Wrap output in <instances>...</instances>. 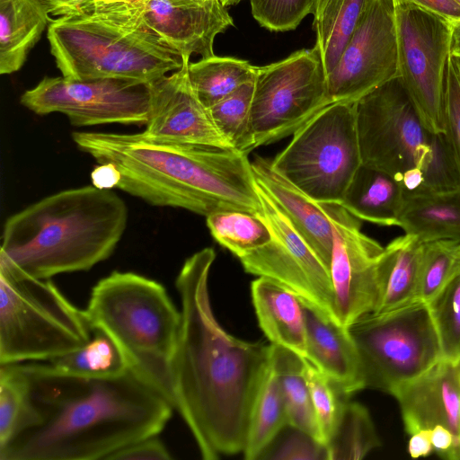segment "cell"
Listing matches in <instances>:
<instances>
[{"label":"cell","mask_w":460,"mask_h":460,"mask_svg":"<svg viewBox=\"0 0 460 460\" xmlns=\"http://www.w3.org/2000/svg\"><path fill=\"white\" fill-rule=\"evenodd\" d=\"M215 259L210 247L195 252L175 279L181 323L172 364V404L204 460L243 452L270 351V345L230 335L217 321L208 292Z\"/></svg>","instance_id":"obj_1"},{"label":"cell","mask_w":460,"mask_h":460,"mask_svg":"<svg viewBox=\"0 0 460 460\" xmlns=\"http://www.w3.org/2000/svg\"><path fill=\"white\" fill-rule=\"evenodd\" d=\"M24 410L0 460H99L152 436L170 420L172 404L128 370L113 378L62 374L47 361L22 362Z\"/></svg>","instance_id":"obj_2"},{"label":"cell","mask_w":460,"mask_h":460,"mask_svg":"<svg viewBox=\"0 0 460 460\" xmlns=\"http://www.w3.org/2000/svg\"><path fill=\"white\" fill-rule=\"evenodd\" d=\"M72 139L98 164L119 171L116 188L152 206L204 217L261 211L252 163L234 148L153 140L142 132L74 131Z\"/></svg>","instance_id":"obj_3"},{"label":"cell","mask_w":460,"mask_h":460,"mask_svg":"<svg viewBox=\"0 0 460 460\" xmlns=\"http://www.w3.org/2000/svg\"><path fill=\"white\" fill-rule=\"evenodd\" d=\"M128 217L111 189L88 185L49 195L5 220L0 269L38 279L87 271L113 253Z\"/></svg>","instance_id":"obj_4"},{"label":"cell","mask_w":460,"mask_h":460,"mask_svg":"<svg viewBox=\"0 0 460 460\" xmlns=\"http://www.w3.org/2000/svg\"><path fill=\"white\" fill-rule=\"evenodd\" d=\"M84 311L92 328L115 341L129 369L172 404L181 315L166 288L144 275L114 270L93 287Z\"/></svg>","instance_id":"obj_5"},{"label":"cell","mask_w":460,"mask_h":460,"mask_svg":"<svg viewBox=\"0 0 460 460\" xmlns=\"http://www.w3.org/2000/svg\"><path fill=\"white\" fill-rule=\"evenodd\" d=\"M48 40L62 76L70 80L149 83L183 65L181 56L155 35L84 14L51 20Z\"/></svg>","instance_id":"obj_6"},{"label":"cell","mask_w":460,"mask_h":460,"mask_svg":"<svg viewBox=\"0 0 460 460\" xmlns=\"http://www.w3.org/2000/svg\"><path fill=\"white\" fill-rule=\"evenodd\" d=\"M93 328L49 279L0 269V365L49 361L85 345Z\"/></svg>","instance_id":"obj_7"},{"label":"cell","mask_w":460,"mask_h":460,"mask_svg":"<svg viewBox=\"0 0 460 460\" xmlns=\"http://www.w3.org/2000/svg\"><path fill=\"white\" fill-rule=\"evenodd\" d=\"M349 331L358 352L365 388L393 394L442 358L429 305L421 300L367 314Z\"/></svg>","instance_id":"obj_8"},{"label":"cell","mask_w":460,"mask_h":460,"mask_svg":"<svg viewBox=\"0 0 460 460\" xmlns=\"http://www.w3.org/2000/svg\"><path fill=\"white\" fill-rule=\"evenodd\" d=\"M354 109L362 164L400 181L406 171L424 172L453 152L445 132L426 128L399 76L354 102Z\"/></svg>","instance_id":"obj_9"},{"label":"cell","mask_w":460,"mask_h":460,"mask_svg":"<svg viewBox=\"0 0 460 460\" xmlns=\"http://www.w3.org/2000/svg\"><path fill=\"white\" fill-rule=\"evenodd\" d=\"M354 102L330 103L294 134L273 168L320 203H341L361 165Z\"/></svg>","instance_id":"obj_10"},{"label":"cell","mask_w":460,"mask_h":460,"mask_svg":"<svg viewBox=\"0 0 460 460\" xmlns=\"http://www.w3.org/2000/svg\"><path fill=\"white\" fill-rule=\"evenodd\" d=\"M330 103L326 73L315 46L258 66L251 106L255 148L293 135Z\"/></svg>","instance_id":"obj_11"},{"label":"cell","mask_w":460,"mask_h":460,"mask_svg":"<svg viewBox=\"0 0 460 460\" xmlns=\"http://www.w3.org/2000/svg\"><path fill=\"white\" fill-rule=\"evenodd\" d=\"M393 2L399 78L426 128L445 132L444 94L453 24L415 4Z\"/></svg>","instance_id":"obj_12"},{"label":"cell","mask_w":460,"mask_h":460,"mask_svg":"<svg viewBox=\"0 0 460 460\" xmlns=\"http://www.w3.org/2000/svg\"><path fill=\"white\" fill-rule=\"evenodd\" d=\"M79 14L155 35L182 59L214 56L216 36L234 25L220 0L102 1Z\"/></svg>","instance_id":"obj_13"},{"label":"cell","mask_w":460,"mask_h":460,"mask_svg":"<svg viewBox=\"0 0 460 460\" xmlns=\"http://www.w3.org/2000/svg\"><path fill=\"white\" fill-rule=\"evenodd\" d=\"M150 83L124 78L77 81L46 76L25 91L20 102L38 115L62 113L75 127L111 123L146 125Z\"/></svg>","instance_id":"obj_14"},{"label":"cell","mask_w":460,"mask_h":460,"mask_svg":"<svg viewBox=\"0 0 460 460\" xmlns=\"http://www.w3.org/2000/svg\"><path fill=\"white\" fill-rule=\"evenodd\" d=\"M256 188L271 240L239 258L244 270L283 284L338 322L329 269L257 181Z\"/></svg>","instance_id":"obj_15"},{"label":"cell","mask_w":460,"mask_h":460,"mask_svg":"<svg viewBox=\"0 0 460 460\" xmlns=\"http://www.w3.org/2000/svg\"><path fill=\"white\" fill-rule=\"evenodd\" d=\"M332 224L330 262L338 322L350 326L375 312L384 286L385 248L363 234L358 218L339 203H326Z\"/></svg>","instance_id":"obj_16"},{"label":"cell","mask_w":460,"mask_h":460,"mask_svg":"<svg viewBox=\"0 0 460 460\" xmlns=\"http://www.w3.org/2000/svg\"><path fill=\"white\" fill-rule=\"evenodd\" d=\"M399 76L393 0H371L340 59L326 75L332 102H354Z\"/></svg>","instance_id":"obj_17"},{"label":"cell","mask_w":460,"mask_h":460,"mask_svg":"<svg viewBox=\"0 0 460 460\" xmlns=\"http://www.w3.org/2000/svg\"><path fill=\"white\" fill-rule=\"evenodd\" d=\"M182 60L180 69L150 83L149 115L142 133L153 140L233 148L190 84V59Z\"/></svg>","instance_id":"obj_18"},{"label":"cell","mask_w":460,"mask_h":460,"mask_svg":"<svg viewBox=\"0 0 460 460\" xmlns=\"http://www.w3.org/2000/svg\"><path fill=\"white\" fill-rule=\"evenodd\" d=\"M398 401L409 435L436 425L447 429L460 460V360L441 358L429 370L399 387Z\"/></svg>","instance_id":"obj_19"},{"label":"cell","mask_w":460,"mask_h":460,"mask_svg":"<svg viewBox=\"0 0 460 460\" xmlns=\"http://www.w3.org/2000/svg\"><path fill=\"white\" fill-rule=\"evenodd\" d=\"M306 326V359L346 398L364 389L360 360L349 331L313 304L302 299Z\"/></svg>","instance_id":"obj_20"},{"label":"cell","mask_w":460,"mask_h":460,"mask_svg":"<svg viewBox=\"0 0 460 460\" xmlns=\"http://www.w3.org/2000/svg\"><path fill=\"white\" fill-rule=\"evenodd\" d=\"M251 163L255 181L330 270L333 234L327 204L314 200L288 181L273 168L271 160L256 156Z\"/></svg>","instance_id":"obj_21"},{"label":"cell","mask_w":460,"mask_h":460,"mask_svg":"<svg viewBox=\"0 0 460 460\" xmlns=\"http://www.w3.org/2000/svg\"><path fill=\"white\" fill-rule=\"evenodd\" d=\"M259 325L270 344L306 358V326L302 298L283 284L259 277L251 285Z\"/></svg>","instance_id":"obj_22"},{"label":"cell","mask_w":460,"mask_h":460,"mask_svg":"<svg viewBox=\"0 0 460 460\" xmlns=\"http://www.w3.org/2000/svg\"><path fill=\"white\" fill-rule=\"evenodd\" d=\"M404 201V189L399 180L361 164L340 204L359 220L398 226Z\"/></svg>","instance_id":"obj_23"},{"label":"cell","mask_w":460,"mask_h":460,"mask_svg":"<svg viewBox=\"0 0 460 460\" xmlns=\"http://www.w3.org/2000/svg\"><path fill=\"white\" fill-rule=\"evenodd\" d=\"M43 0H0V74L18 71L49 25Z\"/></svg>","instance_id":"obj_24"},{"label":"cell","mask_w":460,"mask_h":460,"mask_svg":"<svg viewBox=\"0 0 460 460\" xmlns=\"http://www.w3.org/2000/svg\"><path fill=\"white\" fill-rule=\"evenodd\" d=\"M398 226L420 243L438 240L460 241V190L405 193Z\"/></svg>","instance_id":"obj_25"},{"label":"cell","mask_w":460,"mask_h":460,"mask_svg":"<svg viewBox=\"0 0 460 460\" xmlns=\"http://www.w3.org/2000/svg\"><path fill=\"white\" fill-rule=\"evenodd\" d=\"M385 248L384 286L375 312L391 310L417 300L423 243L414 236L404 234Z\"/></svg>","instance_id":"obj_26"},{"label":"cell","mask_w":460,"mask_h":460,"mask_svg":"<svg viewBox=\"0 0 460 460\" xmlns=\"http://www.w3.org/2000/svg\"><path fill=\"white\" fill-rule=\"evenodd\" d=\"M287 424L286 407L270 351L269 361L251 409L246 444L243 452L244 458L257 460Z\"/></svg>","instance_id":"obj_27"},{"label":"cell","mask_w":460,"mask_h":460,"mask_svg":"<svg viewBox=\"0 0 460 460\" xmlns=\"http://www.w3.org/2000/svg\"><path fill=\"white\" fill-rule=\"evenodd\" d=\"M270 357L279 378L288 424L321 441L305 377V358L274 344H270Z\"/></svg>","instance_id":"obj_28"},{"label":"cell","mask_w":460,"mask_h":460,"mask_svg":"<svg viewBox=\"0 0 460 460\" xmlns=\"http://www.w3.org/2000/svg\"><path fill=\"white\" fill-rule=\"evenodd\" d=\"M257 67L246 60L214 55L190 62L188 75L198 98L208 109L243 84L254 80Z\"/></svg>","instance_id":"obj_29"},{"label":"cell","mask_w":460,"mask_h":460,"mask_svg":"<svg viewBox=\"0 0 460 460\" xmlns=\"http://www.w3.org/2000/svg\"><path fill=\"white\" fill-rule=\"evenodd\" d=\"M47 362L62 374L82 378H113L130 370L115 341L94 328L85 345Z\"/></svg>","instance_id":"obj_30"},{"label":"cell","mask_w":460,"mask_h":460,"mask_svg":"<svg viewBox=\"0 0 460 460\" xmlns=\"http://www.w3.org/2000/svg\"><path fill=\"white\" fill-rule=\"evenodd\" d=\"M371 0H327L314 16L315 47L326 75L334 68Z\"/></svg>","instance_id":"obj_31"},{"label":"cell","mask_w":460,"mask_h":460,"mask_svg":"<svg viewBox=\"0 0 460 460\" xmlns=\"http://www.w3.org/2000/svg\"><path fill=\"white\" fill-rule=\"evenodd\" d=\"M380 445L367 409L346 400L334 432L326 444L328 460L362 459Z\"/></svg>","instance_id":"obj_32"},{"label":"cell","mask_w":460,"mask_h":460,"mask_svg":"<svg viewBox=\"0 0 460 460\" xmlns=\"http://www.w3.org/2000/svg\"><path fill=\"white\" fill-rule=\"evenodd\" d=\"M214 239L238 259L266 245L271 232L259 213L218 211L206 217Z\"/></svg>","instance_id":"obj_33"},{"label":"cell","mask_w":460,"mask_h":460,"mask_svg":"<svg viewBox=\"0 0 460 460\" xmlns=\"http://www.w3.org/2000/svg\"><path fill=\"white\" fill-rule=\"evenodd\" d=\"M254 80L248 81L208 108L215 126L231 147L249 154L255 148L251 125Z\"/></svg>","instance_id":"obj_34"},{"label":"cell","mask_w":460,"mask_h":460,"mask_svg":"<svg viewBox=\"0 0 460 460\" xmlns=\"http://www.w3.org/2000/svg\"><path fill=\"white\" fill-rule=\"evenodd\" d=\"M460 274V241L438 240L423 243L417 300L428 303Z\"/></svg>","instance_id":"obj_35"},{"label":"cell","mask_w":460,"mask_h":460,"mask_svg":"<svg viewBox=\"0 0 460 460\" xmlns=\"http://www.w3.org/2000/svg\"><path fill=\"white\" fill-rule=\"evenodd\" d=\"M442 351V358H460V274L428 303Z\"/></svg>","instance_id":"obj_36"},{"label":"cell","mask_w":460,"mask_h":460,"mask_svg":"<svg viewBox=\"0 0 460 460\" xmlns=\"http://www.w3.org/2000/svg\"><path fill=\"white\" fill-rule=\"evenodd\" d=\"M305 377L317 422L320 440L327 444L337 426L344 397L318 368L305 358Z\"/></svg>","instance_id":"obj_37"},{"label":"cell","mask_w":460,"mask_h":460,"mask_svg":"<svg viewBox=\"0 0 460 460\" xmlns=\"http://www.w3.org/2000/svg\"><path fill=\"white\" fill-rule=\"evenodd\" d=\"M27 376L22 363L0 365V447L13 434L25 407Z\"/></svg>","instance_id":"obj_38"},{"label":"cell","mask_w":460,"mask_h":460,"mask_svg":"<svg viewBox=\"0 0 460 460\" xmlns=\"http://www.w3.org/2000/svg\"><path fill=\"white\" fill-rule=\"evenodd\" d=\"M258 459L328 460L326 445L287 424L268 444Z\"/></svg>","instance_id":"obj_39"},{"label":"cell","mask_w":460,"mask_h":460,"mask_svg":"<svg viewBox=\"0 0 460 460\" xmlns=\"http://www.w3.org/2000/svg\"><path fill=\"white\" fill-rule=\"evenodd\" d=\"M254 19L273 31L294 30L308 14H314L316 0H250Z\"/></svg>","instance_id":"obj_40"},{"label":"cell","mask_w":460,"mask_h":460,"mask_svg":"<svg viewBox=\"0 0 460 460\" xmlns=\"http://www.w3.org/2000/svg\"><path fill=\"white\" fill-rule=\"evenodd\" d=\"M445 133L460 169V77L450 57L444 94Z\"/></svg>","instance_id":"obj_41"},{"label":"cell","mask_w":460,"mask_h":460,"mask_svg":"<svg viewBox=\"0 0 460 460\" xmlns=\"http://www.w3.org/2000/svg\"><path fill=\"white\" fill-rule=\"evenodd\" d=\"M172 458L158 435L137 440L112 454L108 460H171Z\"/></svg>","instance_id":"obj_42"},{"label":"cell","mask_w":460,"mask_h":460,"mask_svg":"<svg viewBox=\"0 0 460 460\" xmlns=\"http://www.w3.org/2000/svg\"><path fill=\"white\" fill-rule=\"evenodd\" d=\"M415 4L454 23L460 21V5L454 0H399Z\"/></svg>","instance_id":"obj_43"},{"label":"cell","mask_w":460,"mask_h":460,"mask_svg":"<svg viewBox=\"0 0 460 460\" xmlns=\"http://www.w3.org/2000/svg\"><path fill=\"white\" fill-rule=\"evenodd\" d=\"M431 444L441 458L456 460L455 451V439L452 433L442 425H436L430 429Z\"/></svg>","instance_id":"obj_44"},{"label":"cell","mask_w":460,"mask_h":460,"mask_svg":"<svg viewBox=\"0 0 460 460\" xmlns=\"http://www.w3.org/2000/svg\"><path fill=\"white\" fill-rule=\"evenodd\" d=\"M50 13L68 16L82 13L93 4L103 0H43Z\"/></svg>","instance_id":"obj_45"},{"label":"cell","mask_w":460,"mask_h":460,"mask_svg":"<svg viewBox=\"0 0 460 460\" xmlns=\"http://www.w3.org/2000/svg\"><path fill=\"white\" fill-rule=\"evenodd\" d=\"M93 185L100 189L117 187L119 181V171L111 164H99L91 173Z\"/></svg>","instance_id":"obj_46"},{"label":"cell","mask_w":460,"mask_h":460,"mask_svg":"<svg viewBox=\"0 0 460 460\" xmlns=\"http://www.w3.org/2000/svg\"><path fill=\"white\" fill-rule=\"evenodd\" d=\"M408 451L411 457L427 456L433 451L430 429H422L411 435Z\"/></svg>","instance_id":"obj_47"},{"label":"cell","mask_w":460,"mask_h":460,"mask_svg":"<svg viewBox=\"0 0 460 460\" xmlns=\"http://www.w3.org/2000/svg\"><path fill=\"white\" fill-rule=\"evenodd\" d=\"M451 56L460 58V21L452 23Z\"/></svg>","instance_id":"obj_48"},{"label":"cell","mask_w":460,"mask_h":460,"mask_svg":"<svg viewBox=\"0 0 460 460\" xmlns=\"http://www.w3.org/2000/svg\"><path fill=\"white\" fill-rule=\"evenodd\" d=\"M326 2L327 0H316L315 12L314 14V16H316L322 11Z\"/></svg>","instance_id":"obj_49"},{"label":"cell","mask_w":460,"mask_h":460,"mask_svg":"<svg viewBox=\"0 0 460 460\" xmlns=\"http://www.w3.org/2000/svg\"><path fill=\"white\" fill-rule=\"evenodd\" d=\"M241 1H243V0H220L222 4L225 5L226 7L237 4Z\"/></svg>","instance_id":"obj_50"},{"label":"cell","mask_w":460,"mask_h":460,"mask_svg":"<svg viewBox=\"0 0 460 460\" xmlns=\"http://www.w3.org/2000/svg\"><path fill=\"white\" fill-rule=\"evenodd\" d=\"M451 58L453 59V62H454L455 66H456V68L457 70L458 75L460 77V58H456V57H452V56H451Z\"/></svg>","instance_id":"obj_51"},{"label":"cell","mask_w":460,"mask_h":460,"mask_svg":"<svg viewBox=\"0 0 460 460\" xmlns=\"http://www.w3.org/2000/svg\"><path fill=\"white\" fill-rule=\"evenodd\" d=\"M454 1L460 5V0H454Z\"/></svg>","instance_id":"obj_52"},{"label":"cell","mask_w":460,"mask_h":460,"mask_svg":"<svg viewBox=\"0 0 460 460\" xmlns=\"http://www.w3.org/2000/svg\"><path fill=\"white\" fill-rule=\"evenodd\" d=\"M103 1H117V0H103Z\"/></svg>","instance_id":"obj_53"},{"label":"cell","mask_w":460,"mask_h":460,"mask_svg":"<svg viewBox=\"0 0 460 460\" xmlns=\"http://www.w3.org/2000/svg\"><path fill=\"white\" fill-rule=\"evenodd\" d=\"M459 360H460V358H459Z\"/></svg>","instance_id":"obj_54"}]
</instances>
